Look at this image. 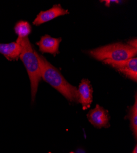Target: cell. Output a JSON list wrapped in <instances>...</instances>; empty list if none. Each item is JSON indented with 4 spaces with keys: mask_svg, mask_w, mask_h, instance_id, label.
<instances>
[{
    "mask_svg": "<svg viewBox=\"0 0 137 153\" xmlns=\"http://www.w3.org/2000/svg\"><path fill=\"white\" fill-rule=\"evenodd\" d=\"M34 53L39 61L41 79L54 88L68 100L71 102L79 103L77 88L70 84L60 71L43 56L35 50Z\"/></svg>",
    "mask_w": 137,
    "mask_h": 153,
    "instance_id": "cell-1",
    "label": "cell"
},
{
    "mask_svg": "<svg viewBox=\"0 0 137 153\" xmlns=\"http://www.w3.org/2000/svg\"><path fill=\"white\" fill-rule=\"evenodd\" d=\"M17 40L21 45V53L19 58L27 71L31 85V98L34 101L39 83L41 79L39 61L28 37H18Z\"/></svg>",
    "mask_w": 137,
    "mask_h": 153,
    "instance_id": "cell-2",
    "label": "cell"
},
{
    "mask_svg": "<svg viewBox=\"0 0 137 153\" xmlns=\"http://www.w3.org/2000/svg\"><path fill=\"white\" fill-rule=\"evenodd\" d=\"M89 53L98 61H121L134 58L137 49L120 42L96 48L90 50Z\"/></svg>",
    "mask_w": 137,
    "mask_h": 153,
    "instance_id": "cell-3",
    "label": "cell"
},
{
    "mask_svg": "<svg viewBox=\"0 0 137 153\" xmlns=\"http://www.w3.org/2000/svg\"><path fill=\"white\" fill-rule=\"evenodd\" d=\"M103 63L115 68L126 77L134 82L137 80V58L134 57L124 61H104Z\"/></svg>",
    "mask_w": 137,
    "mask_h": 153,
    "instance_id": "cell-4",
    "label": "cell"
},
{
    "mask_svg": "<svg viewBox=\"0 0 137 153\" xmlns=\"http://www.w3.org/2000/svg\"><path fill=\"white\" fill-rule=\"evenodd\" d=\"M87 116L89 121L98 129L108 128L110 126L108 111L98 104H97L95 108L91 110Z\"/></svg>",
    "mask_w": 137,
    "mask_h": 153,
    "instance_id": "cell-5",
    "label": "cell"
},
{
    "mask_svg": "<svg viewBox=\"0 0 137 153\" xmlns=\"http://www.w3.org/2000/svg\"><path fill=\"white\" fill-rule=\"evenodd\" d=\"M69 13V11L67 9L62 8L60 4H55L47 10L40 12L34 20L33 23L36 26H39L43 23L52 20L58 17L65 16Z\"/></svg>",
    "mask_w": 137,
    "mask_h": 153,
    "instance_id": "cell-6",
    "label": "cell"
},
{
    "mask_svg": "<svg viewBox=\"0 0 137 153\" xmlns=\"http://www.w3.org/2000/svg\"><path fill=\"white\" fill-rule=\"evenodd\" d=\"M79 103L82 104L84 110L91 107L92 102L93 89L91 82L88 79H82L78 90Z\"/></svg>",
    "mask_w": 137,
    "mask_h": 153,
    "instance_id": "cell-7",
    "label": "cell"
},
{
    "mask_svg": "<svg viewBox=\"0 0 137 153\" xmlns=\"http://www.w3.org/2000/svg\"><path fill=\"white\" fill-rule=\"evenodd\" d=\"M61 41V38H54L49 35L43 36L40 41L37 42L40 51L42 53L52 54L55 56L59 52V46Z\"/></svg>",
    "mask_w": 137,
    "mask_h": 153,
    "instance_id": "cell-8",
    "label": "cell"
},
{
    "mask_svg": "<svg viewBox=\"0 0 137 153\" xmlns=\"http://www.w3.org/2000/svg\"><path fill=\"white\" fill-rule=\"evenodd\" d=\"M21 53V45L17 40L9 44L0 43V53L9 61H17Z\"/></svg>",
    "mask_w": 137,
    "mask_h": 153,
    "instance_id": "cell-9",
    "label": "cell"
},
{
    "mask_svg": "<svg viewBox=\"0 0 137 153\" xmlns=\"http://www.w3.org/2000/svg\"><path fill=\"white\" fill-rule=\"evenodd\" d=\"M135 104L129 108L127 117L130 120V129L133 132L135 138H137V96H135Z\"/></svg>",
    "mask_w": 137,
    "mask_h": 153,
    "instance_id": "cell-10",
    "label": "cell"
},
{
    "mask_svg": "<svg viewBox=\"0 0 137 153\" xmlns=\"http://www.w3.org/2000/svg\"><path fill=\"white\" fill-rule=\"evenodd\" d=\"M14 31L18 37H27L31 32V27L28 22L19 21L15 25Z\"/></svg>",
    "mask_w": 137,
    "mask_h": 153,
    "instance_id": "cell-11",
    "label": "cell"
},
{
    "mask_svg": "<svg viewBox=\"0 0 137 153\" xmlns=\"http://www.w3.org/2000/svg\"><path fill=\"white\" fill-rule=\"evenodd\" d=\"M127 44L128 45H129L130 46L137 49V44H136V38H134V39H132V40H130L129 41H128L127 42Z\"/></svg>",
    "mask_w": 137,
    "mask_h": 153,
    "instance_id": "cell-12",
    "label": "cell"
},
{
    "mask_svg": "<svg viewBox=\"0 0 137 153\" xmlns=\"http://www.w3.org/2000/svg\"><path fill=\"white\" fill-rule=\"evenodd\" d=\"M132 153H137V146H136V145L135 146V148L133 149V151H132Z\"/></svg>",
    "mask_w": 137,
    "mask_h": 153,
    "instance_id": "cell-13",
    "label": "cell"
},
{
    "mask_svg": "<svg viewBox=\"0 0 137 153\" xmlns=\"http://www.w3.org/2000/svg\"><path fill=\"white\" fill-rule=\"evenodd\" d=\"M70 153H74V152H70Z\"/></svg>",
    "mask_w": 137,
    "mask_h": 153,
    "instance_id": "cell-14",
    "label": "cell"
}]
</instances>
